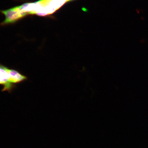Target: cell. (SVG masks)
<instances>
[{
	"label": "cell",
	"mask_w": 148,
	"mask_h": 148,
	"mask_svg": "<svg viewBox=\"0 0 148 148\" xmlns=\"http://www.w3.org/2000/svg\"><path fill=\"white\" fill-rule=\"evenodd\" d=\"M0 85L3 86L2 91L10 92L16 87L9 81L8 73L3 69L2 65L0 64Z\"/></svg>",
	"instance_id": "277c9868"
},
{
	"label": "cell",
	"mask_w": 148,
	"mask_h": 148,
	"mask_svg": "<svg viewBox=\"0 0 148 148\" xmlns=\"http://www.w3.org/2000/svg\"><path fill=\"white\" fill-rule=\"evenodd\" d=\"M73 1V0H68V2L69 1Z\"/></svg>",
	"instance_id": "5b68a950"
},
{
	"label": "cell",
	"mask_w": 148,
	"mask_h": 148,
	"mask_svg": "<svg viewBox=\"0 0 148 148\" xmlns=\"http://www.w3.org/2000/svg\"><path fill=\"white\" fill-rule=\"evenodd\" d=\"M2 66L8 73L9 81L12 84L14 85L18 84L27 79V76L22 75L17 70L9 69L3 65Z\"/></svg>",
	"instance_id": "3957f363"
},
{
	"label": "cell",
	"mask_w": 148,
	"mask_h": 148,
	"mask_svg": "<svg viewBox=\"0 0 148 148\" xmlns=\"http://www.w3.org/2000/svg\"><path fill=\"white\" fill-rule=\"evenodd\" d=\"M67 2L68 0H40L35 3L36 15L46 16L53 14Z\"/></svg>",
	"instance_id": "6da1fadb"
},
{
	"label": "cell",
	"mask_w": 148,
	"mask_h": 148,
	"mask_svg": "<svg viewBox=\"0 0 148 148\" xmlns=\"http://www.w3.org/2000/svg\"><path fill=\"white\" fill-rule=\"evenodd\" d=\"M1 12L4 15L5 18L4 21L1 24L2 25L15 23L28 15L21 10L20 6L1 11Z\"/></svg>",
	"instance_id": "7a4b0ae2"
}]
</instances>
